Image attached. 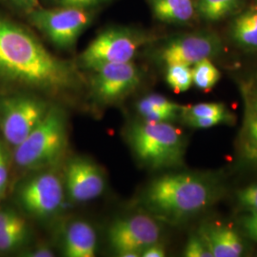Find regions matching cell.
I'll list each match as a JSON object with an SVG mask.
<instances>
[{
	"label": "cell",
	"mask_w": 257,
	"mask_h": 257,
	"mask_svg": "<svg viewBox=\"0 0 257 257\" xmlns=\"http://www.w3.org/2000/svg\"><path fill=\"white\" fill-rule=\"evenodd\" d=\"M80 74L51 54L26 28L0 16V83L50 93L76 89Z\"/></svg>",
	"instance_id": "cell-1"
},
{
	"label": "cell",
	"mask_w": 257,
	"mask_h": 257,
	"mask_svg": "<svg viewBox=\"0 0 257 257\" xmlns=\"http://www.w3.org/2000/svg\"><path fill=\"white\" fill-rule=\"evenodd\" d=\"M220 193V185L211 175L173 173L150 183L143 203L156 218L180 224L206 211Z\"/></svg>",
	"instance_id": "cell-2"
},
{
	"label": "cell",
	"mask_w": 257,
	"mask_h": 257,
	"mask_svg": "<svg viewBox=\"0 0 257 257\" xmlns=\"http://www.w3.org/2000/svg\"><path fill=\"white\" fill-rule=\"evenodd\" d=\"M136 157L151 169L182 165L186 142L182 132L169 122L137 123L128 132Z\"/></svg>",
	"instance_id": "cell-3"
},
{
	"label": "cell",
	"mask_w": 257,
	"mask_h": 257,
	"mask_svg": "<svg viewBox=\"0 0 257 257\" xmlns=\"http://www.w3.org/2000/svg\"><path fill=\"white\" fill-rule=\"evenodd\" d=\"M64 113L56 107L49 108L45 117L15 150L16 163L26 169L52 165L67 147Z\"/></svg>",
	"instance_id": "cell-4"
},
{
	"label": "cell",
	"mask_w": 257,
	"mask_h": 257,
	"mask_svg": "<svg viewBox=\"0 0 257 257\" xmlns=\"http://www.w3.org/2000/svg\"><path fill=\"white\" fill-rule=\"evenodd\" d=\"M27 16L32 25L44 34L55 46L67 50L74 47L78 37L91 24L93 14L89 9L60 7L37 8Z\"/></svg>",
	"instance_id": "cell-5"
},
{
	"label": "cell",
	"mask_w": 257,
	"mask_h": 257,
	"mask_svg": "<svg viewBox=\"0 0 257 257\" xmlns=\"http://www.w3.org/2000/svg\"><path fill=\"white\" fill-rule=\"evenodd\" d=\"M148 39L144 34L127 28L105 30L85 49L80 61L91 70L109 63L130 62Z\"/></svg>",
	"instance_id": "cell-6"
},
{
	"label": "cell",
	"mask_w": 257,
	"mask_h": 257,
	"mask_svg": "<svg viewBox=\"0 0 257 257\" xmlns=\"http://www.w3.org/2000/svg\"><path fill=\"white\" fill-rule=\"evenodd\" d=\"M160 231L153 217L135 214L113 222L108 230V238L119 256L138 257L145 248L159 241Z\"/></svg>",
	"instance_id": "cell-7"
},
{
	"label": "cell",
	"mask_w": 257,
	"mask_h": 257,
	"mask_svg": "<svg viewBox=\"0 0 257 257\" xmlns=\"http://www.w3.org/2000/svg\"><path fill=\"white\" fill-rule=\"evenodd\" d=\"M1 128L10 145L17 147L46 115L49 108L44 101L33 96H13L3 99Z\"/></svg>",
	"instance_id": "cell-8"
},
{
	"label": "cell",
	"mask_w": 257,
	"mask_h": 257,
	"mask_svg": "<svg viewBox=\"0 0 257 257\" xmlns=\"http://www.w3.org/2000/svg\"><path fill=\"white\" fill-rule=\"evenodd\" d=\"M223 43L213 32L200 31L171 38L159 51V57L166 65L193 66L206 58L220 54Z\"/></svg>",
	"instance_id": "cell-9"
},
{
	"label": "cell",
	"mask_w": 257,
	"mask_h": 257,
	"mask_svg": "<svg viewBox=\"0 0 257 257\" xmlns=\"http://www.w3.org/2000/svg\"><path fill=\"white\" fill-rule=\"evenodd\" d=\"M63 186L60 178L52 173H43L30 179L19 193L23 208L37 217L55 213L63 201Z\"/></svg>",
	"instance_id": "cell-10"
},
{
	"label": "cell",
	"mask_w": 257,
	"mask_h": 257,
	"mask_svg": "<svg viewBox=\"0 0 257 257\" xmlns=\"http://www.w3.org/2000/svg\"><path fill=\"white\" fill-rule=\"evenodd\" d=\"M92 71V91L102 102L119 100L133 92L140 81L138 67L132 61L102 65Z\"/></svg>",
	"instance_id": "cell-11"
},
{
	"label": "cell",
	"mask_w": 257,
	"mask_h": 257,
	"mask_svg": "<svg viewBox=\"0 0 257 257\" xmlns=\"http://www.w3.org/2000/svg\"><path fill=\"white\" fill-rule=\"evenodd\" d=\"M244 105L237 147L242 162L257 167V72L240 84Z\"/></svg>",
	"instance_id": "cell-12"
},
{
	"label": "cell",
	"mask_w": 257,
	"mask_h": 257,
	"mask_svg": "<svg viewBox=\"0 0 257 257\" xmlns=\"http://www.w3.org/2000/svg\"><path fill=\"white\" fill-rule=\"evenodd\" d=\"M66 187L72 200L87 202L103 193L105 180L97 166L87 159L76 158L67 167Z\"/></svg>",
	"instance_id": "cell-13"
},
{
	"label": "cell",
	"mask_w": 257,
	"mask_h": 257,
	"mask_svg": "<svg viewBox=\"0 0 257 257\" xmlns=\"http://www.w3.org/2000/svg\"><path fill=\"white\" fill-rule=\"evenodd\" d=\"M197 234L202 238L212 257H238L244 252V243L238 232L228 225L205 223Z\"/></svg>",
	"instance_id": "cell-14"
},
{
	"label": "cell",
	"mask_w": 257,
	"mask_h": 257,
	"mask_svg": "<svg viewBox=\"0 0 257 257\" xmlns=\"http://www.w3.org/2000/svg\"><path fill=\"white\" fill-rule=\"evenodd\" d=\"M96 233L84 221L72 223L66 230L64 253L68 257H93L96 251Z\"/></svg>",
	"instance_id": "cell-15"
},
{
	"label": "cell",
	"mask_w": 257,
	"mask_h": 257,
	"mask_svg": "<svg viewBox=\"0 0 257 257\" xmlns=\"http://www.w3.org/2000/svg\"><path fill=\"white\" fill-rule=\"evenodd\" d=\"M156 19L171 24H187L196 15L193 0H148Z\"/></svg>",
	"instance_id": "cell-16"
},
{
	"label": "cell",
	"mask_w": 257,
	"mask_h": 257,
	"mask_svg": "<svg viewBox=\"0 0 257 257\" xmlns=\"http://www.w3.org/2000/svg\"><path fill=\"white\" fill-rule=\"evenodd\" d=\"M230 37L234 44L248 52L257 51V7L240 13L232 20Z\"/></svg>",
	"instance_id": "cell-17"
},
{
	"label": "cell",
	"mask_w": 257,
	"mask_h": 257,
	"mask_svg": "<svg viewBox=\"0 0 257 257\" xmlns=\"http://www.w3.org/2000/svg\"><path fill=\"white\" fill-rule=\"evenodd\" d=\"M137 109L144 121L169 122L181 112L183 106L160 94H149L138 102Z\"/></svg>",
	"instance_id": "cell-18"
},
{
	"label": "cell",
	"mask_w": 257,
	"mask_h": 257,
	"mask_svg": "<svg viewBox=\"0 0 257 257\" xmlns=\"http://www.w3.org/2000/svg\"><path fill=\"white\" fill-rule=\"evenodd\" d=\"M242 0H196V14L207 21H217L237 9Z\"/></svg>",
	"instance_id": "cell-19"
},
{
	"label": "cell",
	"mask_w": 257,
	"mask_h": 257,
	"mask_svg": "<svg viewBox=\"0 0 257 257\" xmlns=\"http://www.w3.org/2000/svg\"><path fill=\"white\" fill-rule=\"evenodd\" d=\"M192 73L193 85L204 92L211 91L220 79V72L210 58L203 59L193 65Z\"/></svg>",
	"instance_id": "cell-20"
},
{
	"label": "cell",
	"mask_w": 257,
	"mask_h": 257,
	"mask_svg": "<svg viewBox=\"0 0 257 257\" xmlns=\"http://www.w3.org/2000/svg\"><path fill=\"white\" fill-rule=\"evenodd\" d=\"M166 82L176 93L187 92L193 85V73L191 66L167 65Z\"/></svg>",
	"instance_id": "cell-21"
},
{
	"label": "cell",
	"mask_w": 257,
	"mask_h": 257,
	"mask_svg": "<svg viewBox=\"0 0 257 257\" xmlns=\"http://www.w3.org/2000/svg\"><path fill=\"white\" fill-rule=\"evenodd\" d=\"M183 118L190 117H213L232 115L228 108L222 103H199L193 106L183 107L181 110Z\"/></svg>",
	"instance_id": "cell-22"
},
{
	"label": "cell",
	"mask_w": 257,
	"mask_h": 257,
	"mask_svg": "<svg viewBox=\"0 0 257 257\" xmlns=\"http://www.w3.org/2000/svg\"><path fill=\"white\" fill-rule=\"evenodd\" d=\"M26 221L12 226L0 232V251H9L19 248L27 239Z\"/></svg>",
	"instance_id": "cell-23"
},
{
	"label": "cell",
	"mask_w": 257,
	"mask_h": 257,
	"mask_svg": "<svg viewBox=\"0 0 257 257\" xmlns=\"http://www.w3.org/2000/svg\"><path fill=\"white\" fill-rule=\"evenodd\" d=\"M233 115L227 116H213V117H190L184 118L186 124L190 127L195 128H207L221 125V124H230L233 122Z\"/></svg>",
	"instance_id": "cell-24"
},
{
	"label": "cell",
	"mask_w": 257,
	"mask_h": 257,
	"mask_svg": "<svg viewBox=\"0 0 257 257\" xmlns=\"http://www.w3.org/2000/svg\"><path fill=\"white\" fill-rule=\"evenodd\" d=\"M184 256L212 257V254L207 248L202 238L198 234H195L188 240L184 249Z\"/></svg>",
	"instance_id": "cell-25"
},
{
	"label": "cell",
	"mask_w": 257,
	"mask_h": 257,
	"mask_svg": "<svg viewBox=\"0 0 257 257\" xmlns=\"http://www.w3.org/2000/svg\"><path fill=\"white\" fill-rule=\"evenodd\" d=\"M237 201L240 207L247 211H257V184L240 190Z\"/></svg>",
	"instance_id": "cell-26"
},
{
	"label": "cell",
	"mask_w": 257,
	"mask_h": 257,
	"mask_svg": "<svg viewBox=\"0 0 257 257\" xmlns=\"http://www.w3.org/2000/svg\"><path fill=\"white\" fill-rule=\"evenodd\" d=\"M54 4L60 7H74L81 9H91L110 2L111 0H51Z\"/></svg>",
	"instance_id": "cell-27"
},
{
	"label": "cell",
	"mask_w": 257,
	"mask_h": 257,
	"mask_svg": "<svg viewBox=\"0 0 257 257\" xmlns=\"http://www.w3.org/2000/svg\"><path fill=\"white\" fill-rule=\"evenodd\" d=\"M241 224L245 233L257 243V211H248L242 218Z\"/></svg>",
	"instance_id": "cell-28"
},
{
	"label": "cell",
	"mask_w": 257,
	"mask_h": 257,
	"mask_svg": "<svg viewBox=\"0 0 257 257\" xmlns=\"http://www.w3.org/2000/svg\"><path fill=\"white\" fill-rule=\"evenodd\" d=\"M9 176L8 156L5 148L0 143V195L4 193Z\"/></svg>",
	"instance_id": "cell-29"
},
{
	"label": "cell",
	"mask_w": 257,
	"mask_h": 257,
	"mask_svg": "<svg viewBox=\"0 0 257 257\" xmlns=\"http://www.w3.org/2000/svg\"><path fill=\"white\" fill-rule=\"evenodd\" d=\"M23 221H25L24 218L21 217L16 211L11 210L0 211V232Z\"/></svg>",
	"instance_id": "cell-30"
},
{
	"label": "cell",
	"mask_w": 257,
	"mask_h": 257,
	"mask_svg": "<svg viewBox=\"0 0 257 257\" xmlns=\"http://www.w3.org/2000/svg\"><path fill=\"white\" fill-rule=\"evenodd\" d=\"M15 9L29 14L33 10L38 8V0H5Z\"/></svg>",
	"instance_id": "cell-31"
},
{
	"label": "cell",
	"mask_w": 257,
	"mask_h": 257,
	"mask_svg": "<svg viewBox=\"0 0 257 257\" xmlns=\"http://www.w3.org/2000/svg\"><path fill=\"white\" fill-rule=\"evenodd\" d=\"M165 255V248L158 242L149 246L141 253L142 257H164Z\"/></svg>",
	"instance_id": "cell-32"
},
{
	"label": "cell",
	"mask_w": 257,
	"mask_h": 257,
	"mask_svg": "<svg viewBox=\"0 0 257 257\" xmlns=\"http://www.w3.org/2000/svg\"><path fill=\"white\" fill-rule=\"evenodd\" d=\"M32 254H29L30 256L34 257H52L54 256V252L46 248H38L37 250H34L33 252H31Z\"/></svg>",
	"instance_id": "cell-33"
}]
</instances>
